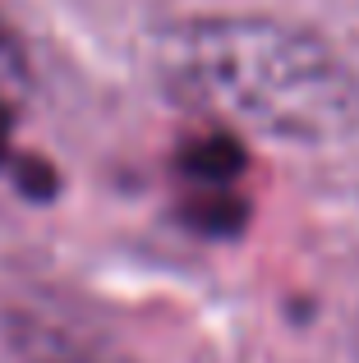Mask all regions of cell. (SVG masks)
Listing matches in <instances>:
<instances>
[{
  "label": "cell",
  "instance_id": "2",
  "mask_svg": "<svg viewBox=\"0 0 359 363\" xmlns=\"http://www.w3.org/2000/svg\"><path fill=\"white\" fill-rule=\"evenodd\" d=\"M37 97V65L28 51L23 33L9 23V14L0 9V129H14V120L33 106Z\"/></svg>",
  "mask_w": 359,
  "mask_h": 363
},
{
  "label": "cell",
  "instance_id": "1",
  "mask_svg": "<svg viewBox=\"0 0 359 363\" xmlns=\"http://www.w3.org/2000/svg\"><path fill=\"white\" fill-rule=\"evenodd\" d=\"M171 106L235 138L323 147L359 124V74L318 28L258 9L171 18L148 46Z\"/></svg>",
  "mask_w": 359,
  "mask_h": 363
},
{
  "label": "cell",
  "instance_id": "3",
  "mask_svg": "<svg viewBox=\"0 0 359 363\" xmlns=\"http://www.w3.org/2000/svg\"><path fill=\"white\" fill-rule=\"evenodd\" d=\"M23 363H111L106 354H92L79 336H65L55 327H33L28 340H18Z\"/></svg>",
  "mask_w": 359,
  "mask_h": 363
}]
</instances>
